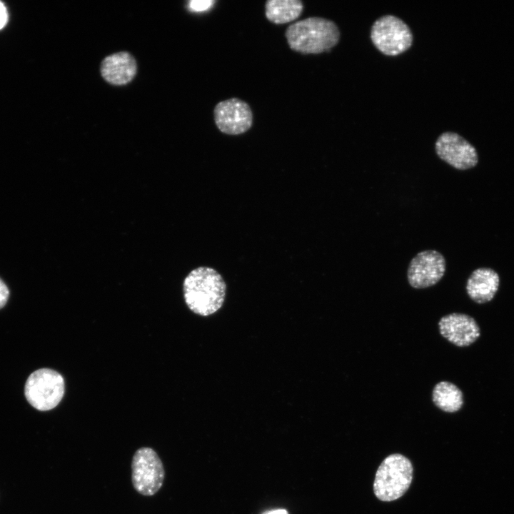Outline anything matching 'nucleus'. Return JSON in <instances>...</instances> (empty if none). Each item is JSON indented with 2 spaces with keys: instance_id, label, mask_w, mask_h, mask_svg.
Returning a JSON list of instances; mask_svg holds the SVG:
<instances>
[{
  "instance_id": "nucleus-11",
  "label": "nucleus",
  "mask_w": 514,
  "mask_h": 514,
  "mask_svg": "<svg viewBox=\"0 0 514 514\" xmlns=\"http://www.w3.org/2000/svg\"><path fill=\"white\" fill-rule=\"evenodd\" d=\"M100 71L106 81L121 86L129 83L134 78L137 64L130 53L120 51L106 56L101 64Z\"/></svg>"
},
{
  "instance_id": "nucleus-10",
  "label": "nucleus",
  "mask_w": 514,
  "mask_h": 514,
  "mask_svg": "<svg viewBox=\"0 0 514 514\" xmlns=\"http://www.w3.org/2000/svg\"><path fill=\"white\" fill-rule=\"evenodd\" d=\"M438 326L441 336L458 347L473 344L480 336V329L475 320L465 313L445 315L440 319Z\"/></svg>"
},
{
  "instance_id": "nucleus-8",
  "label": "nucleus",
  "mask_w": 514,
  "mask_h": 514,
  "mask_svg": "<svg viewBox=\"0 0 514 514\" xmlns=\"http://www.w3.org/2000/svg\"><path fill=\"white\" fill-rule=\"evenodd\" d=\"M445 259L435 250H425L415 255L410 261L408 281L414 288H425L435 285L445 272Z\"/></svg>"
},
{
  "instance_id": "nucleus-17",
  "label": "nucleus",
  "mask_w": 514,
  "mask_h": 514,
  "mask_svg": "<svg viewBox=\"0 0 514 514\" xmlns=\"http://www.w3.org/2000/svg\"><path fill=\"white\" fill-rule=\"evenodd\" d=\"M8 14L6 6L0 1V29H1L7 22Z\"/></svg>"
},
{
  "instance_id": "nucleus-7",
  "label": "nucleus",
  "mask_w": 514,
  "mask_h": 514,
  "mask_svg": "<svg viewBox=\"0 0 514 514\" xmlns=\"http://www.w3.org/2000/svg\"><path fill=\"white\" fill-rule=\"evenodd\" d=\"M216 126L227 135H240L248 131L253 124V112L248 104L238 98L218 102L213 109Z\"/></svg>"
},
{
  "instance_id": "nucleus-15",
  "label": "nucleus",
  "mask_w": 514,
  "mask_h": 514,
  "mask_svg": "<svg viewBox=\"0 0 514 514\" xmlns=\"http://www.w3.org/2000/svg\"><path fill=\"white\" fill-rule=\"evenodd\" d=\"M214 3V1L193 0L188 3V6L193 11H203L209 9Z\"/></svg>"
},
{
  "instance_id": "nucleus-14",
  "label": "nucleus",
  "mask_w": 514,
  "mask_h": 514,
  "mask_svg": "<svg viewBox=\"0 0 514 514\" xmlns=\"http://www.w3.org/2000/svg\"><path fill=\"white\" fill-rule=\"evenodd\" d=\"M432 400L443 411L455 413L463 405V394L460 389L448 381H440L433 388Z\"/></svg>"
},
{
  "instance_id": "nucleus-1",
  "label": "nucleus",
  "mask_w": 514,
  "mask_h": 514,
  "mask_svg": "<svg viewBox=\"0 0 514 514\" xmlns=\"http://www.w3.org/2000/svg\"><path fill=\"white\" fill-rule=\"evenodd\" d=\"M183 291L185 303L193 313L209 316L222 307L226 284L214 268L201 266L192 270L184 278Z\"/></svg>"
},
{
  "instance_id": "nucleus-16",
  "label": "nucleus",
  "mask_w": 514,
  "mask_h": 514,
  "mask_svg": "<svg viewBox=\"0 0 514 514\" xmlns=\"http://www.w3.org/2000/svg\"><path fill=\"white\" fill-rule=\"evenodd\" d=\"M9 296V291L4 282L0 278V308H3Z\"/></svg>"
},
{
  "instance_id": "nucleus-5",
  "label": "nucleus",
  "mask_w": 514,
  "mask_h": 514,
  "mask_svg": "<svg viewBox=\"0 0 514 514\" xmlns=\"http://www.w3.org/2000/svg\"><path fill=\"white\" fill-rule=\"evenodd\" d=\"M371 39L381 53L394 56L411 47L413 36L410 27L404 21L388 14L374 21L371 29Z\"/></svg>"
},
{
  "instance_id": "nucleus-9",
  "label": "nucleus",
  "mask_w": 514,
  "mask_h": 514,
  "mask_svg": "<svg viewBox=\"0 0 514 514\" xmlns=\"http://www.w3.org/2000/svg\"><path fill=\"white\" fill-rule=\"evenodd\" d=\"M435 150L441 160L458 170L470 169L478 162L475 147L454 132L441 133L435 141Z\"/></svg>"
},
{
  "instance_id": "nucleus-13",
  "label": "nucleus",
  "mask_w": 514,
  "mask_h": 514,
  "mask_svg": "<svg viewBox=\"0 0 514 514\" xmlns=\"http://www.w3.org/2000/svg\"><path fill=\"white\" fill-rule=\"evenodd\" d=\"M303 7L300 0H268L265 4V15L271 22L283 24L298 18Z\"/></svg>"
},
{
  "instance_id": "nucleus-12",
  "label": "nucleus",
  "mask_w": 514,
  "mask_h": 514,
  "mask_svg": "<svg viewBox=\"0 0 514 514\" xmlns=\"http://www.w3.org/2000/svg\"><path fill=\"white\" fill-rule=\"evenodd\" d=\"M500 278L490 268H479L472 272L466 283L468 296L477 303L490 301L497 293Z\"/></svg>"
},
{
  "instance_id": "nucleus-3",
  "label": "nucleus",
  "mask_w": 514,
  "mask_h": 514,
  "mask_svg": "<svg viewBox=\"0 0 514 514\" xmlns=\"http://www.w3.org/2000/svg\"><path fill=\"white\" fill-rule=\"evenodd\" d=\"M413 475V465L407 457L400 453L388 455L376 473L373 482L376 497L383 502L400 498L410 488Z\"/></svg>"
},
{
  "instance_id": "nucleus-18",
  "label": "nucleus",
  "mask_w": 514,
  "mask_h": 514,
  "mask_svg": "<svg viewBox=\"0 0 514 514\" xmlns=\"http://www.w3.org/2000/svg\"><path fill=\"white\" fill-rule=\"evenodd\" d=\"M262 514H288V512L285 509H276L266 511Z\"/></svg>"
},
{
  "instance_id": "nucleus-4",
  "label": "nucleus",
  "mask_w": 514,
  "mask_h": 514,
  "mask_svg": "<svg viewBox=\"0 0 514 514\" xmlns=\"http://www.w3.org/2000/svg\"><path fill=\"white\" fill-rule=\"evenodd\" d=\"M64 380L59 373L50 368H40L28 377L24 394L34 408L46 411L59 405L64 396Z\"/></svg>"
},
{
  "instance_id": "nucleus-6",
  "label": "nucleus",
  "mask_w": 514,
  "mask_h": 514,
  "mask_svg": "<svg viewBox=\"0 0 514 514\" xmlns=\"http://www.w3.org/2000/svg\"><path fill=\"white\" fill-rule=\"evenodd\" d=\"M131 482L140 494L151 496L161 488L165 476L163 463L156 452L149 447L136 450L131 460Z\"/></svg>"
},
{
  "instance_id": "nucleus-2",
  "label": "nucleus",
  "mask_w": 514,
  "mask_h": 514,
  "mask_svg": "<svg viewBox=\"0 0 514 514\" xmlns=\"http://www.w3.org/2000/svg\"><path fill=\"white\" fill-rule=\"evenodd\" d=\"M285 36L291 49L302 54H319L336 46L341 32L331 20L311 16L288 26Z\"/></svg>"
}]
</instances>
